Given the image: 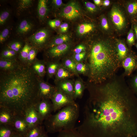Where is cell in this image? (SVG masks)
<instances>
[{
	"label": "cell",
	"mask_w": 137,
	"mask_h": 137,
	"mask_svg": "<svg viewBox=\"0 0 137 137\" xmlns=\"http://www.w3.org/2000/svg\"><path fill=\"white\" fill-rule=\"evenodd\" d=\"M18 54L7 47L3 49L0 54V59L12 60L17 59Z\"/></svg>",
	"instance_id": "25"
},
{
	"label": "cell",
	"mask_w": 137,
	"mask_h": 137,
	"mask_svg": "<svg viewBox=\"0 0 137 137\" xmlns=\"http://www.w3.org/2000/svg\"><path fill=\"white\" fill-rule=\"evenodd\" d=\"M135 35L132 25L129 31L127 37V42L129 47H131L135 44Z\"/></svg>",
	"instance_id": "38"
},
{
	"label": "cell",
	"mask_w": 137,
	"mask_h": 137,
	"mask_svg": "<svg viewBox=\"0 0 137 137\" xmlns=\"http://www.w3.org/2000/svg\"><path fill=\"white\" fill-rule=\"evenodd\" d=\"M111 22L115 29L120 31L123 30L127 24L125 15L121 9L118 6H113L109 13Z\"/></svg>",
	"instance_id": "5"
},
{
	"label": "cell",
	"mask_w": 137,
	"mask_h": 137,
	"mask_svg": "<svg viewBox=\"0 0 137 137\" xmlns=\"http://www.w3.org/2000/svg\"><path fill=\"white\" fill-rule=\"evenodd\" d=\"M136 47V48L137 49V43H135L134 45Z\"/></svg>",
	"instance_id": "54"
},
{
	"label": "cell",
	"mask_w": 137,
	"mask_h": 137,
	"mask_svg": "<svg viewBox=\"0 0 137 137\" xmlns=\"http://www.w3.org/2000/svg\"><path fill=\"white\" fill-rule=\"evenodd\" d=\"M132 137V136H130V137Z\"/></svg>",
	"instance_id": "55"
},
{
	"label": "cell",
	"mask_w": 137,
	"mask_h": 137,
	"mask_svg": "<svg viewBox=\"0 0 137 137\" xmlns=\"http://www.w3.org/2000/svg\"><path fill=\"white\" fill-rule=\"evenodd\" d=\"M32 46L28 41L26 42L19 54L18 58L22 64L25 65L29 52Z\"/></svg>",
	"instance_id": "21"
},
{
	"label": "cell",
	"mask_w": 137,
	"mask_h": 137,
	"mask_svg": "<svg viewBox=\"0 0 137 137\" xmlns=\"http://www.w3.org/2000/svg\"><path fill=\"white\" fill-rule=\"evenodd\" d=\"M59 27V30L61 32L65 33L67 30L68 25L67 23H64L61 24Z\"/></svg>",
	"instance_id": "47"
},
{
	"label": "cell",
	"mask_w": 137,
	"mask_h": 137,
	"mask_svg": "<svg viewBox=\"0 0 137 137\" xmlns=\"http://www.w3.org/2000/svg\"><path fill=\"white\" fill-rule=\"evenodd\" d=\"M21 63L17 59L12 60L0 59V69L1 71L7 72L14 70Z\"/></svg>",
	"instance_id": "17"
},
{
	"label": "cell",
	"mask_w": 137,
	"mask_h": 137,
	"mask_svg": "<svg viewBox=\"0 0 137 137\" xmlns=\"http://www.w3.org/2000/svg\"><path fill=\"white\" fill-rule=\"evenodd\" d=\"M14 131L11 125H0V137H11Z\"/></svg>",
	"instance_id": "29"
},
{
	"label": "cell",
	"mask_w": 137,
	"mask_h": 137,
	"mask_svg": "<svg viewBox=\"0 0 137 137\" xmlns=\"http://www.w3.org/2000/svg\"><path fill=\"white\" fill-rule=\"evenodd\" d=\"M57 137H85L81 134L76 128L62 131L58 133Z\"/></svg>",
	"instance_id": "27"
},
{
	"label": "cell",
	"mask_w": 137,
	"mask_h": 137,
	"mask_svg": "<svg viewBox=\"0 0 137 137\" xmlns=\"http://www.w3.org/2000/svg\"><path fill=\"white\" fill-rule=\"evenodd\" d=\"M45 131L44 126L38 125L30 129L26 137H40Z\"/></svg>",
	"instance_id": "23"
},
{
	"label": "cell",
	"mask_w": 137,
	"mask_h": 137,
	"mask_svg": "<svg viewBox=\"0 0 137 137\" xmlns=\"http://www.w3.org/2000/svg\"><path fill=\"white\" fill-rule=\"evenodd\" d=\"M52 3L53 6L56 8L60 7L63 4L61 0H53Z\"/></svg>",
	"instance_id": "48"
},
{
	"label": "cell",
	"mask_w": 137,
	"mask_h": 137,
	"mask_svg": "<svg viewBox=\"0 0 137 137\" xmlns=\"http://www.w3.org/2000/svg\"><path fill=\"white\" fill-rule=\"evenodd\" d=\"M53 105L54 112L76 103L74 99L62 91L57 90L50 100Z\"/></svg>",
	"instance_id": "7"
},
{
	"label": "cell",
	"mask_w": 137,
	"mask_h": 137,
	"mask_svg": "<svg viewBox=\"0 0 137 137\" xmlns=\"http://www.w3.org/2000/svg\"><path fill=\"white\" fill-rule=\"evenodd\" d=\"M64 65L66 68L73 72H75L76 71V64L70 59H68L65 60Z\"/></svg>",
	"instance_id": "41"
},
{
	"label": "cell",
	"mask_w": 137,
	"mask_h": 137,
	"mask_svg": "<svg viewBox=\"0 0 137 137\" xmlns=\"http://www.w3.org/2000/svg\"><path fill=\"white\" fill-rule=\"evenodd\" d=\"M95 28L94 25L89 23H83L80 24L77 29L78 34L80 35H84L92 31Z\"/></svg>",
	"instance_id": "24"
},
{
	"label": "cell",
	"mask_w": 137,
	"mask_h": 137,
	"mask_svg": "<svg viewBox=\"0 0 137 137\" xmlns=\"http://www.w3.org/2000/svg\"><path fill=\"white\" fill-rule=\"evenodd\" d=\"M49 33V31L47 29H40L28 38V42L33 47L40 50L46 46Z\"/></svg>",
	"instance_id": "6"
},
{
	"label": "cell",
	"mask_w": 137,
	"mask_h": 137,
	"mask_svg": "<svg viewBox=\"0 0 137 137\" xmlns=\"http://www.w3.org/2000/svg\"><path fill=\"white\" fill-rule=\"evenodd\" d=\"M122 74L92 84L77 130L85 137H137V97Z\"/></svg>",
	"instance_id": "1"
},
{
	"label": "cell",
	"mask_w": 137,
	"mask_h": 137,
	"mask_svg": "<svg viewBox=\"0 0 137 137\" xmlns=\"http://www.w3.org/2000/svg\"><path fill=\"white\" fill-rule=\"evenodd\" d=\"M10 12L6 9L2 11L0 14V25H4L6 23L10 15Z\"/></svg>",
	"instance_id": "39"
},
{
	"label": "cell",
	"mask_w": 137,
	"mask_h": 137,
	"mask_svg": "<svg viewBox=\"0 0 137 137\" xmlns=\"http://www.w3.org/2000/svg\"><path fill=\"white\" fill-rule=\"evenodd\" d=\"M48 133L46 131L40 137H49L47 134Z\"/></svg>",
	"instance_id": "53"
},
{
	"label": "cell",
	"mask_w": 137,
	"mask_h": 137,
	"mask_svg": "<svg viewBox=\"0 0 137 137\" xmlns=\"http://www.w3.org/2000/svg\"><path fill=\"white\" fill-rule=\"evenodd\" d=\"M79 114V108L76 103L62 108L44 120L46 131L53 133L75 128Z\"/></svg>",
	"instance_id": "4"
},
{
	"label": "cell",
	"mask_w": 137,
	"mask_h": 137,
	"mask_svg": "<svg viewBox=\"0 0 137 137\" xmlns=\"http://www.w3.org/2000/svg\"><path fill=\"white\" fill-rule=\"evenodd\" d=\"M122 67L124 70L123 74L125 76H129L137 70V55L130 50L127 56L122 61Z\"/></svg>",
	"instance_id": "9"
},
{
	"label": "cell",
	"mask_w": 137,
	"mask_h": 137,
	"mask_svg": "<svg viewBox=\"0 0 137 137\" xmlns=\"http://www.w3.org/2000/svg\"><path fill=\"white\" fill-rule=\"evenodd\" d=\"M35 25L30 20L25 19L22 20L16 28L17 34L21 36H24L30 32L33 29Z\"/></svg>",
	"instance_id": "16"
},
{
	"label": "cell",
	"mask_w": 137,
	"mask_h": 137,
	"mask_svg": "<svg viewBox=\"0 0 137 137\" xmlns=\"http://www.w3.org/2000/svg\"><path fill=\"white\" fill-rule=\"evenodd\" d=\"M39 95L40 99L51 100L57 89L49 83L38 77Z\"/></svg>",
	"instance_id": "11"
},
{
	"label": "cell",
	"mask_w": 137,
	"mask_h": 137,
	"mask_svg": "<svg viewBox=\"0 0 137 137\" xmlns=\"http://www.w3.org/2000/svg\"><path fill=\"white\" fill-rule=\"evenodd\" d=\"M16 114L8 108L0 106V125H12Z\"/></svg>",
	"instance_id": "14"
},
{
	"label": "cell",
	"mask_w": 137,
	"mask_h": 137,
	"mask_svg": "<svg viewBox=\"0 0 137 137\" xmlns=\"http://www.w3.org/2000/svg\"><path fill=\"white\" fill-rule=\"evenodd\" d=\"M50 100L46 99L41 100L35 106L43 121L51 115L54 112L53 105Z\"/></svg>",
	"instance_id": "12"
},
{
	"label": "cell",
	"mask_w": 137,
	"mask_h": 137,
	"mask_svg": "<svg viewBox=\"0 0 137 137\" xmlns=\"http://www.w3.org/2000/svg\"><path fill=\"white\" fill-rule=\"evenodd\" d=\"M74 88V99L81 98L84 89V87L81 83L79 81H76Z\"/></svg>",
	"instance_id": "33"
},
{
	"label": "cell",
	"mask_w": 137,
	"mask_h": 137,
	"mask_svg": "<svg viewBox=\"0 0 137 137\" xmlns=\"http://www.w3.org/2000/svg\"><path fill=\"white\" fill-rule=\"evenodd\" d=\"M127 10L131 17L134 18L137 17V0L129 2L127 5Z\"/></svg>",
	"instance_id": "28"
},
{
	"label": "cell",
	"mask_w": 137,
	"mask_h": 137,
	"mask_svg": "<svg viewBox=\"0 0 137 137\" xmlns=\"http://www.w3.org/2000/svg\"><path fill=\"white\" fill-rule=\"evenodd\" d=\"M116 52L117 57L122 63V61L129 54L130 50L123 41L118 40L115 42Z\"/></svg>",
	"instance_id": "18"
},
{
	"label": "cell",
	"mask_w": 137,
	"mask_h": 137,
	"mask_svg": "<svg viewBox=\"0 0 137 137\" xmlns=\"http://www.w3.org/2000/svg\"><path fill=\"white\" fill-rule=\"evenodd\" d=\"M85 5L87 10L90 12L93 13L97 11V8L96 5L90 2H85Z\"/></svg>",
	"instance_id": "42"
},
{
	"label": "cell",
	"mask_w": 137,
	"mask_h": 137,
	"mask_svg": "<svg viewBox=\"0 0 137 137\" xmlns=\"http://www.w3.org/2000/svg\"><path fill=\"white\" fill-rule=\"evenodd\" d=\"M37 12L39 18L41 21L43 20L47 15L48 8L47 1L39 0L37 7Z\"/></svg>",
	"instance_id": "22"
},
{
	"label": "cell",
	"mask_w": 137,
	"mask_h": 137,
	"mask_svg": "<svg viewBox=\"0 0 137 137\" xmlns=\"http://www.w3.org/2000/svg\"><path fill=\"white\" fill-rule=\"evenodd\" d=\"M39 50L35 47H32L29 53L26 65L30 66L37 59V55Z\"/></svg>",
	"instance_id": "30"
},
{
	"label": "cell",
	"mask_w": 137,
	"mask_h": 137,
	"mask_svg": "<svg viewBox=\"0 0 137 137\" xmlns=\"http://www.w3.org/2000/svg\"><path fill=\"white\" fill-rule=\"evenodd\" d=\"M32 4L31 0H20L18 2V8L20 10H23L31 7Z\"/></svg>",
	"instance_id": "37"
},
{
	"label": "cell",
	"mask_w": 137,
	"mask_h": 137,
	"mask_svg": "<svg viewBox=\"0 0 137 137\" xmlns=\"http://www.w3.org/2000/svg\"><path fill=\"white\" fill-rule=\"evenodd\" d=\"M133 27L135 36L137 39V25L136 24H134Z\"/></svg>",
	"instance_id": "50"
},
{
	"label": "cell",
	"mask_w": 137,
	"mask_h": 137,
	"mask_svg": "<svg viewBox=\"0 0 137 137\" xmlns=\"http://www.w3.org/2000/svg\"><path fill=\"white\" fill-rule=\"evenodd\" d=\"M47 74L50 78L52 77L55 74L59 68V63L56 62H52L47 63Z\"/></svg>",
	"instance_id": "31"
},
{
	"label": "cell",
	"mask_w": 137,
	"mask_h": 137,
	"mask_svg": "<svg viewBox=\"0 0 137 137\" xmlns=\"http://www.w3.org/2000/svg\"><path fill=\"white\" fill-rule=\"evenodd\" d=\"M128 85L137 97V73L131 77L129 80Z\"/></svg>",
	"instance_id": "35"
},
{
	"label": "cell",
	"mask_w": 137,
	"mask_h": 137,
	"mask_svg": "<svg viewBox=\"0 0 137 137\" xmlns=\"http://www.w3.org/2000/svg\"><path fill=\"white\" fill-rule=\"evenodd\" d=\"M70 45L66 43L50 47L47 50L48 56L51 58H58L62 56L69 49Z\"/></svg>",
	"instance_id": "15"
},
{
	"label": "cell",
	"mask_w": 137,
	"mask_h": 137,
	"mask_svg": "<svg viewBox=\"0 0 137 137\" xmlns=\"http://www.w3.org/2000/svg\"><path fill=\"white\" fill-rule=\"evenodd\" d=\"M82 11L78 4L74 1L67 4L63 9L60 15L66 20H73L80 17Z\"/></svg>",
	"instance_id": "8"
},
{
	"label": "cell",
	"mask_w": 137,
	"mask_h": 137,
	"mask_svg": "<svg viewBox=\"0 0 137 137\" xmlns=\"http://www.w3.org/2000/svg\"><path fill=\"white\" fill-rule=\"evenodd\" d=\"M10 29L9 27L4 29L0 34V42L3 43L7 39L10 33Z\"/></svg>",
	"instance_id": "40"
},
{
	"label": "cell",
	"mask_w": 137,
	"mask_h": 137,
	"mask_svg": "<svg viewBox=\"0 0 137 137\" xmlns=\"http://www.w3.org/2000/svg\"><path fill=\"white\" fill-rule=\"evenodd\" d=\"M102 3V4L104 6L107 7L110 5V3L109 0H105L103 1Z\"/></svg>",
	"instance_id": "49"
},
{
	"label": "cell",
	"mask_w": 137,
	"mask_h": 137,
	"mask_svg": "<svg viewBox=\"0 0 137 137\" xmlns=\"http://www.w3.org/2000/svg\"><path fill=\"white\" fill-rule=\"evenodd\" d=\"M100 23L101 27L104 31L107 32L110 31V26L107 19L104 15H102L101 17Z\"/></svg>",
	"instance_id": "36"
},
{
	"label": "cell",
	"mask_w": 137,
	"mask_h": 137,
	"mask_svg": "<svg viewBox=\"0 0 137 137\" xmlns=\"http://www.w3.org/2000/svg\"><path fill=\"white\" fill-rule=\"evenodd\" d=\"M93 1L95 5H100L101 2V1L100 0H94Z\"/></svg>",
	"instance_id": "52"
},
{
	"label": "cell",
	"mask_w": 137,
	"mask_h": 137,
	"mask_svg": "<svg viewBox=\"0 0 137 137\" xmlns=\"http://www.w3.org/2000/svg\"><path fill=\"white\" fill-rule=\"evenodd\" d=\"M86 54V52L85 51L80 53L75 54L74 56V58L77 61H80L84 59Z\"/></svg>",
	"instance_id": "46"
},
{
	"label": "cell",
	"mask_w": 137,
	"mask_h": 137,
	"mask_svg": "<svg viewBox=\"0 0 137 137\" xmlns=\"http://www.w3.org/2000/svg\"><path fill=\"white\" fill-rule=\"evenodd\" d=\"M76 70L78 72L82 73L88 72V71L87 65L82 63H78L76 64Z\"/></svg>",
	"instance_id": "43"
},
{
	"label": "cell",
	"mask_w": 137,
	"mask_h": 137,
	"mask_svg": "<svg viewBox=\"0 0 137 137\" xmlns=\"http://www.w3.org/2000/svg\"><path fill=\"white\" fill-rule=\"evenodd\" d=\"M70 39L69 36L66 34L62 35L54 38L48 45L49 48L65 43Z\"/></svg>",
	"instance_id": "26"
},
{
	"label": "cell",
	"mask_w": 137,
	"mask_h": 137,
	"mask_svg": "<svg viewBox=\"0 0 137 137\" xmlns=\"http://www.w3.org/2000/svg\"><path fill=\"white\" fill-rule=\"evenodd\" d=\"M24 44L19 41H15L10 42L7 45V47L13 50L19 54L23 47Z\"/></svg>",
	"instance_id": "32"
},
{
	"label": "cell",
	"mask_w": 137,
	"mask_h": 137,
	"mask_svg": "<svg viewBox=\"0 0 137 137\" xmlns=\"http://www.w3.org/2000/svg\"><path fill=\"white\" fill-rule=\"evenodd\" d=\"M45 64L44 61L37 59L30 67L36 76L42 78L46 73Z\"/></svg>",
	"instance_id": "19"
},
{
	"label": "cell",
	"mask_w": 137,
	"mask_h": 137,
	"mask_svg": "<svg viewBox=\"0 0 137 137\" xmlns=\"http://www.w3.org/2000/svg\"><path fill=\"white\" fill-rule=\"evenodd\" d=\"M70 74L67 71L62 67H59L56 74L55 81L69 77Z\"/></svg>",
	"instance_id": "34"
},
{
	"label": "cell",
	"mask_w": 137,
	"mask_h": 137,
	"mask_svg": "<svg viewBox=\"0 0 137 137\" xmlns=\"http://www.w3.org/2000/svg\"><path fill=\"white\" fill-rule=\"evenodd\" d=\"M85 46L82 44H80L77 46L74 50V52L75 54H79L85 51Z\"/></svg>",
	"instance_id": "45"
},
{
	"label": "cell",
	"mask_w": 137,
	"mask_h": 137,
	"mask_svg": "<svg viewBox=\"0 0 137 137\" xmlns=\"http://www.w3.org/2000/svg\"><path fill=\"white\" fill-rule=\"evenodd\" d=\"M57 90H60L74 99V88L72 84L67 81L60 83L56 87Z\"/></svg>",
	"instance_id": "20"
},
{
	"label": "cell",
	"mask_w": 137,
	"mask_h": 137,
	"mask_svg": "<svg viewBox=\"0 0 137 137\" xmlns=\"http://www.w3.org/2000/svg\"><path fill=\"white\" fill-rule=\"evenodd\" d=\"M24 116L29 129L38 125H42L43 121L35 106L27 109Z\"/></svg>",
	"instance_id": "10"
},
{
	"label": "cell",
	"mask_w": 137,
	"mask_h": 137,
	"mask_svg": "<svg viewBox=\"0 0 137 137\" xmlns=\"http://www.w3.org/2000/svg\"><path fill=\"white\" fill-rule=\"evenodd\" d=\"M11 137H23L18 133L14 131Z\"/></svg>",
	"instance_id": "51"
},
{
	"label": "cell",
	"mask_w": 137,
	"mask_h": 137,
	"mask_svg": "<svg viewBox=\"0 0 137 137\" xmlns=\"http://www.w3.org/2000/svg\"><path fill=\"white\" fill-rule=\"evenodd\" d=\"M48 23L51 28H56L59 27L61 25V22L59 19H55L49 20Z\"/></svg>",
	"instance_id": "44"
},
{
	"label": "cell",
	"mask_w": 137,
	"mask_h": 137,
	"mask_svg": "<svg viewBox=\"0 0 137 137\" xmlns=\"http://www.w3.org/2000/svg\"><path fill=\"white\" fill-rule=\"evenodd\" d=\"M86 60L89 82L93 84L100 83L111 78L122 67L115 42L108 40H99L91 44Z\"/></svg>",
	"instance_id": "3"
},
{
	"label": "cell",
	"mask_w": 137,
	"mask_h": 137,
	"mask_svg": "<svg viewBox=\"0 0 137 137\" xmlns=\"http://www.w3.org/2000/svg\"><path fill=\"white\" fill-rule=\"evenodd\" d=\"M40 100L38 77L30 67L21 63L12 71H1L0 106L24 115L27 109Z\"/></svg>",
	"instance_id": "2"
},
{
	"label": "cell",
	"mask_w": 137,
	"mask_h": 137,
	"mask_svg": "<svg viewBox=\"0 0 137 137\" xmlns=\"http://www.w3.org/2000/svg\"><path fill=\"white\" fill-rule=\"evenodd\" d=\"M11 126L15 132L23 137H26L29 128L24 115L17 114Z\"/></svg>",
	"instance_id": "13"
}]
</instances>
